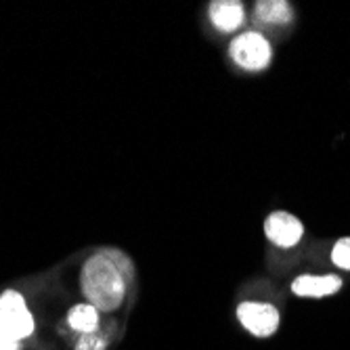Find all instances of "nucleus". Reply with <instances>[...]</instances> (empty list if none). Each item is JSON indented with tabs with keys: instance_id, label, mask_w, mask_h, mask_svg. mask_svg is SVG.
Here are the masks:
<instances>
[{
	"instance_id": "obj_1",
	"label": "nucleus",
	"mask_w": 350,
	"mask_h": 350,
	"mask_svg": "<svg viewBox=\"0 0 350 350\" xmlns=\"http://www.w3.org/2000/svg\"><path fill=\"white\" fill-rule=\"evenodd\" d=\"M80 281L88 304H92L97 310L109 312L122 306L126 296V279L103 254L86 260Z\"/></svg>"
},
{
	"instance_id": "obj_2",
	"label": "nucleus",
	"mask_w": 350,
	"mask_h": 350,
	"mask_svg": "<svg viewBox=\"0 0 350 350\" xmlns=\"http://www.w3.org/2000/svg\"><path fill=\"white\" fill-rule=\"evenodd\" d=\"M0 327L17 342L29 338L36 329L34 317L27 310L23 296L15 290H7L0 296Z\"/></svg>"
},
{
	"instance_id": "obj_3",
	"label": "nucleus",
	"mask_w": 350,
	"mask_h": 350,
	"mask_svg": "<svg viewBox=\"0 0 350 350\" xmlns=\"http://www.w3.org/2000/svg\"><path fill=\"white\" fill-rule=\"evenodd\" d=\"M229 53L237 66L247 72L267 70L271 66V57H273L269 40L262 34H258V31H245V34L237 36L231 42Z\"/></svg>"
},
{
	"instance_id": "obj_4",
	"label": "nucleus",
	"mask_w": 350,
	"mask_h": 350,
	"mask_svg": "<svg viewBox=\"0 0 350 350\" xmlns=\"http://www.w3.org/2000/svg\"><path fill=\"white\" fill-rule=\"evenodd\" d=\"M237 319L252 336L271 338L279 329L281 314L269 302H241L237 306Z\"/></svg>"
},
{
	"instance_id": "obj_5",
	"label": "nucleus",
	"mask_w": 350,
	"mask_h": 350,
	"mask_svg": "<svg viewBox=\"0 0 350 350\" xmlns=\"http://www.w3.org/2000/svg\"><path fill=\"white\" fill-rule=\"evenodd\" d=\"M265 233L279 247H294L304 235V225L290 212H273L265 220Z\"/></svg>"
},
{
	"instance_id": "obj_6",
	"label": "nucleus",
	"mask_w": 350,
	"mask_h": 350,
	"mask_svg": "<svg viewBox=\"0 0 350 350\" xmlns=\"http://www.w3.org/2000/svg\"><path fill=\"white\" fill-rule=\"evenodd\" d=\"M342 288L338 275H302L292 283V292L300 298H325Z\"/></svg>"
},
{
	"instance_id": "obj_7",
	"label": "nucleus",
	"mask_w": 350,
	"mask_h": 350,
	"mask_svg": "<svg viewBox=\"0 0 350 350\" xmlns=\"http://www.w3.org/2000/svg\"><path fill=\"white\" fill-rule=\"evenodd\" d=\"M210 19L220 31H233L243 21V7L237 0H216L210 5Z\"/></svg>"
},
{
	"instance_id": "obj_8",
	"label": "nucleus",
	"mask_w": 350,
	"mask_h": 350,
	"mask_svg": "<svg viewBox=\"0 0 350 350\" xmlns=\"http://www.w3.org/2000/svg\"><path fill=\"white\" fill-rule=\"evenodd\" d=\"M68 323L82 336L94 334L99 329V310L92 304H76L68 314Z\"/></svg>"
},
{
	"instance_id": "obj_9",
	"label": "nucleus",
	"mask_w": 350,
	"mask_h": 350,
	"mask_svg": "<svg viewBox=\"0 0 350 350\" xmlns=\"http://www.w3.org/2000/svg\"><path fill=\"white\" fill-rule=\"evenodd\" d=\"M256 17L265 23H290L292 7L285 0H260L256 3Z\"/></svg>"
},
{
	"instance_id": "obj_10",
	"label": "nucleus",
	"mask_w": 350,
	"mask_h": 350,
	"mask_svg": "<svg viewBox=\"0 0 350 350\" xmlns=\"http://www.w3.org/2000/svg\"><path fill=\"white\" fill-rule=\"evenodd\" d=\"M332 262L342 271H350V237L338 239L332 250Z\"/></svg>"
},
{
	"instance_id": "obj_11",
	"label": "nucleus",
	"mask_w": 350,
	"mask_h": 350,
	"mask_svg": "<svg viewBox=\"0 0 350 350\" xmlns=\"http://www.w3.org/2000/svg\"><path fill=\"white\" fill-rule=\"evenodd\" d=\"M103 256H107L113 265H116V269L124 275V279H126V283H129L131 279H133V262L124 256L122 252H118V250H107V252H103Z\"/></svg>"
},
{
	"instance_id": "obj_12",
	"label": "nucleus",
	"mask_w": 350,
	"mask_h": 350,
	"mask_svg": "<svg viewBox=\"0 0 350 350\" xmlns=\"http://www.w3.org/2000/svg\"><path fill=\"white\" fill-rule=\"evenodd\" d=\"M105 346H107L105 338L88 334V336H82V340L78 342L76 350H105Z\"/></svg>"
},
{
	"instance_id": "obj_13",
	"label": "nucleus",
	"mask_w": 350,
	"mask_h": 350,
	"mask_svg": "<svg viewBox=\"0 0 350 350\" xmlns=\"http://www.w3.org/2000/svg\"><path fill=\"white\" fill-rule=\"evenodd\" d=\"M19 342L17 340H13L3 327H0V350H19Z\"/></svg>"
}]
</instances>
